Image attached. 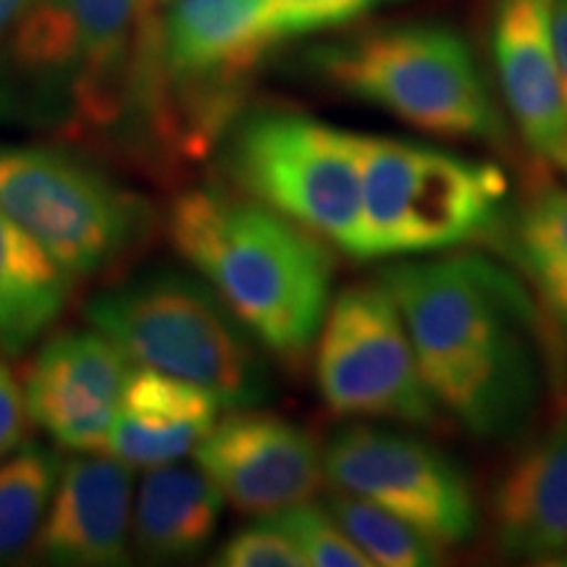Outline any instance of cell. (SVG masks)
Instances as JSON below:
<instances>
[{
	"mask_svg": "<svg viewBox=\"0 0 567 567\" xmlns=\"http://www.w3.org/2000/svg\"><path fill=\"white\" fill-rule=\"evenodd\" d=\"M405 318L417 368L442 408L481 442H515L544 392V339L520 281L478 255L381 271Z\"/></svg>",
	"mask_w": 567,
	"mask_h": 567,
	"instance_id": "obj_1",
	"label": "cell"
},
{
	"mask_svg": "<svg viewBox=\"0 0 567 567\" xmlns=\"http://www.w3.org/2000/svg\"><path fill=\"white\" fill-rule=\"evenodd\" d=\"M174 250L281 363L300 368L331 302L334 258L313 231L221 184L176 195Z\"/></svg>",
	"mask_w": 567,
	"mask_h": 567,
	"instance_id": "obj_2",
	"label": "cell"
},
{
	"mask_svg": "<svg viewBox=\"0 0 567 567\" xmlns=\"http://www.w3.org/2000/svg\"><path fill=\"white\" fill-rule=\"evenodd\" d=\"M137 0H32L0 42V118L101 140L132 122Z\"/></svg>",
	"mask_w": 567,
	"mask_h": 567,
	"instance_id": "obj_3",
	"label": "cell"
},
{
	"mask_svg": "<svg viewBox=\"0 0 567 567\" xmlns=\"http://www.w3.org/2000/svg\"><path fill=\"white\" fill-rule=\"evenodd\" d=\"M84 318L134 365L189 381L224 408H255L271 394L258 339L197 276L176 268L134 274L92 295Z\"/></svg>",
	"mask_w": 567,
	"mask_h": 567,
	"instance_id": "obj_4",
	"label": "cell"
},
{
	"mask_svg": "<svg viewBox=\"0 0 567 567\" xmlns=\"http://www.w3.org/2000/svg\"><path fill=\"white\" fill-rule=\"evenodd\" d=\"M331 87L434 137L499 142L502 113L463 34L442 24L360 32L313 55Z\"/></svg>",
	"mask_w": 567,
	"mask_h": 567,
	"instance_id": "obj_5",
	"label": "cell"
},
{
	"mask_svg": "<svg viewBox=\"0 0 567 567\" xmlns=\"http://www.w3.org/2000/svg\"><path fill=\"white\" fill-rule=\"evenodd\" d=\"M224 168L234 189L363 258L360 134L292 109L250 111L226 130Z\"/></svg>",
	"mask_w": 567,
	"mask_h": 567,
	"instance_id": "obj_6",
	"label": "cell"
},
{
	"mask_svg": "<svg viewBox=\"0 0 567 567\" xmlns=\"http://www.w3.org/2000/svg\"><path fill=\"white\" fill-rule=\"evenodd\" d=\"M0 210L74 279L116 271L153 234L145 197L61 145L0 142Z\"/></svg>",
	"mask_w": 567,
	"mask_h": 567,
	"instance_id": "obj_7",
	"label": "cell"
},
{
	"mask_svg": "<svg viewBox=\"0 0 567 567\" xmlns=\"http://www.w3.org/2000/svg\"><path fill=\"white\" fill-rule=\"evenodd\" d=\"M363 258H410L463 245L492 229L507 200L494 163L423 142L360 134Z\"/></svg>",
	"mask_w": 567,
	"mask_h": 567,
	"instance_id": "obj_8",
	"label": "cell"
},
{
	"mask_svg": "<svg viewBox=\"0 0 567 567\" xmlns=\"http://www.w3.org/2000/svg\"><path fill=\"white\" fill-rule=\"evenodd\" d=\"M316 379L337 415L405 425L436 421L405 318L381 281L331 297L316 339Z\"/></svg>",
	"mask_w": 567,
	"mask_h": 567,
	"instance_id": "obj_9",
	"label": "cell"
},
{
	"mask_svg": "<svg viewBox=\"0 0 567 567\" xmlns=\"http://www.w3.org/2000/svg\"><path fill=\"white\" fill-rule=\"evenodd\" d=\"M334 492L363 496L400 515L439 547H460L476 534L471 481L434 444L384 425H344L321 450Z\"/></svg>",
	"mask_w": 567,
	"mask_h": 567,
	"instance_id": "obj_10",
	"label": "cell"
},
{
	"mask_svg": "<svg viewBox=\"0 0 567 567\" xmlns=\"http://www.w3.org/2000/svg\"><path fill=\"white\" fill-rule=\"evenodd\" d=\"M193 457L237 513L255 517L305 505L326 481L316 439L302 425L255 408L218 415Z\"/></svg>",
	"mask_w": 567,
	"mask_h": 567,
	"instance_id": "obj_11",
	"label": "cell"
},
{
	"mask_svg": "<svg viewBox=\"0 0 567 567\" xmlns=\"http://www.w3.org/2000/svg\"><path fill=\"white\" fill-rule=\"evenodd\" d=\"M132 371L130 354L92 326L59 331L42 342L24 373L30 421L63 450H109Z\"/></svg>",
	"mask_w": 567,
	"mask_h": 567,
	"instance_id": "obj_12",
	"label": "cell"
},
{
	"mask_svg": "<svg viewBox=\"0 0 567 567\" xmlns=\"http://www.w3.org/2000/svg\"><path fill=\"white\" fill-rule=\"evenodd\" d=\"M134 467L105 452L63 460L32 557L66 567H111L130 559Z\"/></svg>",
	"mask_w": 567,
	"mask_h": 567,
	"instance_id": "obj_13",
	"label": "cell"
},
{
	"mask_svg": "<svg viewBox=\"0 0 567 567\" xmlns=\"http://www.w3.org/2000/svg\"><path fill=\"white\" fill-rule=\"evenodd\" d=\"M492 59L520 137L567 172V97L551 42V0H494Z\"/></svg>",
	"mask_w": 567,
	"mask_h": 567,
	"instance_id": "obj_14",
	"label": "cell"
},
{
	"mask_svg": "<svg viewBox=\"0 0 567 567\" xmlns=\"http://www.w3.org/2000/svg\"><path fill=\"white\" fill-rule=\"evenodd\" d=\"M224 405L176 375L134 365L113 421L109 450L134 471L179 463L208 436Z\"/></svg>",
	"mask_w": 567,
	"mask_h": 567,
	"instance_id": "obj_15",
	"label": "cell"
},
{
	"mask_svg": "<svg viewBox=\"0 0 567 567\" xmlns=\"http://www.w3.org/2000/svg\"><path fill=\"white\" fill-rule=\"evenodd\" d=\"M494 536L509 557H567V413L509 465L494 492Z\"/></svg>",
	"mask_w": 567,
	"mask_h": 567,
	"instance_id": "obj_16",
	"label": "cell"
},
{
	"mask_svg": "<svg viewBox=\"0 0 567 567\" xmlns=\"http://www.w3.org/2000/svg\"><path fill=\"white\" fill-rule=\"evenodd\" d=\"M224 494L200 467H153L134 494L132 542L151 559L195 557L221 523Z\"/></svg>",
	"mask_w": 567,
	"mask_h": 567,
	"instance_id": "obj_17",
	"label": "cell"
},
{
	"mask_svg": "<svg viewBox=\"0 0 567 567\" xmlns=\"http://www.w3.org/2000/svg\"><path fill=\"white\" fill-rule=\"evenodd\" d=\"M74 276L0 210V358L30 352L59 323Z\"/></svg>",
	"mask_w": 567,
	"mask_h": 567,
	"instance_id": "obj_18",
	"label": "cell"
},
{
	"mask_svg": "<svg viewBox=\"0 0 567 567\" xmlns=\"http://www.w3.org/2000/svg\"><path fill=\"white\" fill-rule=\"evenodd\" d=\"M61 467L59 450L38 442L0 460V565L32 555Z\"/></svg>",
	"mask_w": 567,
	"mask_h": 567,
	"instance_id": "obj_19",
	"label": "cell"
},
{
	"mask_svg": "<svg viewBox=\"0 0 567 567\" xmlns=\"http://www.w3.org/2000/svg\"><path fill=\"white\" fill-rule=\"evenodd\" d=\"M515 245L538 300L567 331V187L530 197L517 218Z\"/></svg>",
	"mask_w": 567,
	"mask_h": 567,
	"instance_id": "obj_20",
	"label": "cell"
},
{
	"mask_svg": "<svg viewBox=\"0 0 567 567\" xmlns=\"http://www.w3.org/2000/svg\"><path fill=\"white\" fill-rule=\"evenodd\" d=\"M326 509L337 517L360 551L381 567H429L442 563V547L400 515L363 496L331 492Z\"/></svg>",
	"mask_w": 567,
	"mask_h": 567,
	"instance_id": "obj_21",
	"label": "cell"
},
{
	"mask_svg": "<svg viewBox=\"0 0 567 567\" xmlns=\"http://www.w3.org/2000/svg\"><path fill=\"white\" fill-rule=\"evenodd\" d=\"M279 526L295 538L305 563L313 567H371L358 544L347 536L337 517L326 507H316L310 502L289 507L274 515Z\"/></svg>",
	"mask_w": 567,
	"mask_h": 567,
	"instance_id": "obj_22",
	"label": "cell"
},
{
	"mask_svg": "<svg viewBox=\"0 0 567 567\" xmlns=\"http://www.w3.org/2000/svg\"><path fill=\"white\" fill-rule=\"evenodd\" d=\"M394 0H268V13L281 45L287 40L344 30Z\"/></svg>",
	"mask_w": 567,
	"mask_h": 567,
	"instance_id": "obj_23",
	"label": "cell"
},
{
	"mask_svg": "<svg viewBox=\"0 0 567 567\" xmlns=\"http://www.w3.org/2000/svg\"><path fill=\"white\" fill-rule=\"evenodd\" d=\"M216 565L224 567H308L295 538L279 526L276 517L237 530L218 551Z\"/></svg>",
	"mask_w": 567,
	"mask_h": 567,
	"instance_id": "obj_24",
	"label": "cell"
},
{
	"mask_svg": "<svg viewBox=\"0 0 567 567\" xmlns=\"http://www.w3.org/2000/svg\"><path fill=\"white\" fill-rule=\"evenodd\" d=\"M27 431H30V413L24 405V389L0 358V460L27 442Z\"/></svg>",
	"mask_w": 567,
	"mask_h": 567,
	"instance_id": "obj_25",
	"label": "cell"
},
{
	"mask_svg": "<svg viewBox=\"0 0 567 567\" xmlns=\"http://www.w3.org/2000/svg\"><path fill=\"white\" fill-rule=\"evenodd\" d=\"M551 42L563 74L565 97H567V0H551Z\"/></svg>",
	"mask_w": 567,
	"mask_h": 567,
	"instance_id": "obj_26",
	"label": "cell"
},
{
	"mask_svg": "<svg viewBox=\"0 0 567 567\" xmlns=\"http://www.w3.org/2000/svg\"><path fill=\"white\" fill-rule=\"evenodd\" d=\"M30 3L32 0H0V42H3L6 34L11 32V27L17 24L19 17Z\"/></svg>",
	"mask_w": 567,
	"mask_h": 567,
	"instance_id": "obj_27",
	"label": "cell"
},
{
	"mask_svg": "<svg viewBox=\"0 0 567 567\" xmlns=\"http://www.w3.org/2000/svg\"><path fill=\"white\" fill-rule=\"evenodd\" d=\"M174 0H137V9L142 17H158V9H168Z\"/></svg>",
	"mask_w": 567,
	"mask_h": 567,
	"instance_id": "obj_28",
	"label": "cell"
}]
</instances>
